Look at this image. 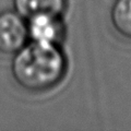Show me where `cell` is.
Masks as SVG:
<instances>
[{
	"instance_id": "obj_3",
	"label": "cell",
	"mask_w": 131,
	"mask_h": 131,
	"mask_svg": "<svg viewBox=\"0 0 131 131\" xmlns=\"http://www.w3.org/2000/svg\"><path fill=\"white\" fill-rule=\"evenodd\" d=\"M62 16L54 14H37L26 20L30 42L60 45L64 37Z\"/></svg>"
},
{
	"instance_id": "obj_2",
	"label": "cell",
	"mask_w": 131,
	"mask_h": 131,
	"mask_svg": "<svg viewBox=\"0 0 131 131\" xmlns=\"http://www.w3.org/2000/svg\"><path fill=\"white\" fill-rule=\"evenodd\" d=\"M27 42L26 20L14 10L0 12V55L13 56Z\"/></svg>"
},
{
	"instance_id": "obj_1",
	"label": "cell",
	"mask_w": 131,
	"mask_h": 131,
	"mask_svg": "<svg viewBox=\"0 0 131 131\" xmlns=\"http://www.w3.org/2000/svg\"><path fill=\"white\" fill-rule=\"evenodd\" d=\"M68 61L60 45L28 42L12 56L10 72L18 86L27 93L55 89L67 73Z\"/></svg>"
},
{
	"instance_id": "obj_4",
	"label": "cell",
	"mask_w": 131,
	"mask_h": 131,
	"mask_svg": "<svg viewBox=\"0 0 131 131\" xmlns=\"http://www.w3.org/2000/svg\"><path fill=\"white\" fill-rule=\"evenodd\" d=\"M13 10L25 20L37 14L62 16L67 0H12Z\"/></svg>"
},
{
	"instance_id": "obj_5",
	"label": "cell",
	"mask_w": 131,
	"mask_h": 131,
	"mask_svg": "<svg viewBox=\"0 0 131 131\" xmlns=\"http://www.w3.org/2000/svg\"><path fill=\"white\" fill-rule=\"evenodd\" d=\"M109 20L116 34L131 42V0H115L110 8Z\"/></svg>"
}]
</instances>
